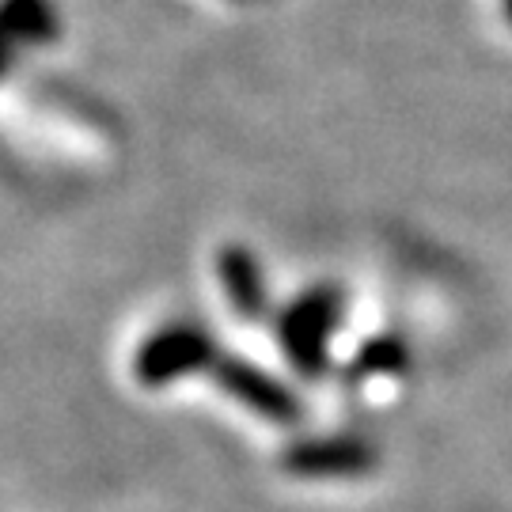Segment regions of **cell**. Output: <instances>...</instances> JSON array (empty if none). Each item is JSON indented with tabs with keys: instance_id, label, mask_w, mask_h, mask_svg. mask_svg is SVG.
I'll return each mask as SVG.
<instances>
[{
	"instance_id": "ba28073f",
	"label": "cell",
	"mask_w": 512,
	"mask_h": 512,
	"mask_svg": "<svg viewBox=\"0 0 512 512\" xmlns=\"http://www.w3.org/2000/svg\"><path fill=\"white\" fill-rule=\"evenodd\" d=\"M12 61H16V46H12V42L4 38V31H0V76H8Z\"/></svg>"
},
{
	"instance_id": "6da1fadb",
	"label": "cell",
	"mask_w": 512,
	"mask_h": 512,
	"mask_svg": "<svg viewBox=\"0 0 512 512\" xmlns=\"http://www.w3.org/2000/svg\"><path fill=\"white\" fill-rule=\"evenodd\" d=\"M346 300L334 285H315L277 315V338L300 376H323L330 365V338L342 327Z\"/></svg>"
},
{
	"instance_id": "3957f363",
	"label": "cell",
	"mask_w": 512,
	"mask_h": 512,
	"mask_svg": "<svg viewBox=\"0 0 512 512\" xmlns=\"http://www.w3.org/2000/svg\"><path fill=\"white\" fill-rule=\"evenodd\" d=\"M209 372H213L220 391H228L236 403L251 406L258 418L277 421V425H296L300 421V399L266 368L251 365L243 357H232V353H220L217 365Z\"/></svg>"
},
{
	"instance_id": "7a4b0ae2",
	"label": "cell",
	"mask_w": 512,
	"mask_h": 512,
	"mask_svg": "<svg viewBox=\"0 0 512 512\" xmlns=\"http://www.w3.org/2000/svg\"><path fill=\"white\" fill-rule=\"evenodd\" d=\"M217 357L220 349L209 338V330L194 327V323H171V327L156 330V334H148L145 342H141L133 372H137V380L145 387H167L179 376L213 368Z\"/></svg>"
},
{
	"instance_id": "9c48e42d",
	"label": "cell",
	"mask_w": 512,
	"mask_h": 512,
	"mask_svg": "<svg viewBox=\"0 0 512 512\" xmlns=\"http://www.w3.org/2000/svg\"><path fill=\"white\" fill-rule=\"evenodd\" d=\"M505 8H509V19H512V0H505Z\"/></svg>"
},
{
	"instance_id": "5b68a950",
	"label": "cell",
	"mask_w": 512,
	"mask_h": 512,
	"mask_svg": "<svg viewBox=\"0 0 512 512\" xmlns=\"http://www.w3.org/2000/svg\"><path fill=\"white\" fill-rule=\"evenodd\" d=\"M217 274L220 285L228 293V304L239 319L247 323H258L266 308H270V293H266V274L258 266V255L251 247H239V243H228L217 255Z\"/></svg>"
},
{
	"instance_id": "52a82bcc",
	"label": "cell",
	"mask_w": 512,
	"mask_h": 512,
	"mask_svg": "<svg viewBox=\"0 0 512 512\" xmlns=\"http://www.w3.org/2000/svg\"><path fill=\"white\" fill-rule=\"evenodd\" d=\"M406 365H410V349H406L403 338L399 334H380V338L361 346L349 376L353 380H361V376H399V372H406Z\"/></svg>"
},
{
	"instance_id": "277c9868",
	"label": "cell",
	"mask_w": 512,
	"mask_h": 512,
	"mask_svg": "<svg viewBox=\"0 0 512 512\" xmlns=\"http://www.w3.org/2000/svg\"><path fill=\"white\" fill-rule=\"evenodd\" d=\"M281 463L300 478H357L376 467V448L361 437H319L293 444Z\"/></svg>"
},
{
	"instance_id": "30bf717a",
	"label": "cell",
	"mask_w": 512,
	"mask_h": 512,
	"mask_svg": "<svg viewBox=\"0 0 512 512\" xmlns=\"http://www.w3.org/2000/svg\"><path fill=\"white\" fill-rule=\"evenodd\" d=\"M236 4H251V0H236Z\"/></svg>"
},
{
	"instance_id": "8992f818",
	"label": "cell",
	"mask_w": 512,
	"mask_h": 512,
	"mask_svg": "<svg viewBox=\"0 0 512 512\" xmlns=\"http://www.w3.org/2000/svg\"><path fill=\"white\" fill-rule=\"evenodd\" d=\"M0 31L12 46H46L61 35L54 0H0Z\"/></svg>"
}]
</instances>
